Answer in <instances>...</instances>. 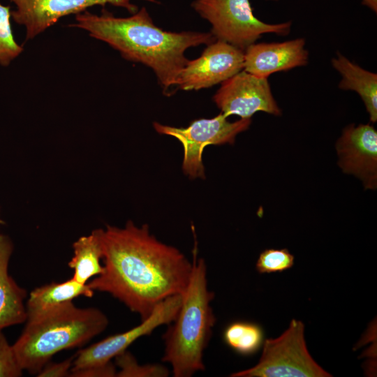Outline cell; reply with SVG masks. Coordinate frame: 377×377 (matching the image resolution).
<instances>
[{
    "label": "cell",
    "mask_w": 377,
    "mask_h": 377,
    "mask_svg": "<svg viewBox=\"0 0 377 377\" xmlns=\"http://www.w3.org/2000/svg\"><path fill=\"white\" fill-rule=\"evenodd\" d=\"M115 365L119 369L117 377H167L169 369L161 364L140 365L134 356L126 350L114 357Z\"/></svg>",
    "instance_id": "19"
},
{
    "label": "cell",
    "mask_w": 377,
    "mask_h": 377,
    "mask_svg": "<svg viewBox=\"0 0 377 377\" xmlns=\"http://www.w3.org/2000/svg\"><path fill=\"white\" fill-rule=\"evenodd\" d=\"M101 243L103 270L89 286L110 294L141 321L162 301L186 288L192 262L177 248L158 240L147 224L107 226L101 229Z\"/></svg>",
    "instance_id": "1"
},
{
    "label": "cell",
    "mask_w": 377,
    "mask_h": 377,
    "mask_svg": "<svg viewBox=\"0 0 377 377\" xmlns=\"http://www.w3.org/2000/svg\"><path fill=\"white\" fill-rule=\"evenodd\" d=\"M343 172L360 179L366 189L377 186V131L370 124L350 125L336 144Z\"/></svg>",
    "instance_id": "12"
},
{
    "label": "cell",
    "mask_w": 377,
    "mask_h": 377,
    "mask_svg": "<svg viewBox=\"0 0 377 377\" xmlns=\"http://www.w3.org/2000/svg\"><path fill=\"white\" fill-rule=\"evenodd\" d=\"M74 357H71L60 362L50 363L44 366L37 374L39 377L69 376Z\"/></svg>",
    "instance_id": "24"
},
{
    "label": "cell",
    "mask_w": 377,
    "mask_h": 377,
    "mask_svg": "<svg viewBox=\"0 0 377 377\" xmlns=\"http://www.w3.org/2000/svg\"><path fill=\"white\" fill-rule=\"evenodd\" d=\"M270 1H278V0H270Z\"/></svg>",
    "instance_id": "26"
},
{
    "label": "cell",
    "mask_w": 377,
    "mask_h": 377,
    "mask_svg": "<svg viewBox=\"0 0 377 377\" xmlns=\"http://www.w3.org/2000/svg\"><path fill=\"white\" fill-rule=\"evenodd\" d=\"M244 68V50L216 40L201 55L187 61L180 71L176 87L184 91L199 90L222 83Z\"/></svg>",
    "instance_id": "10"
},
{
    "label": "cell",
    "mask_w": 377,
    "mask_h": 377,
    "mask_svg": "<svg viewBox=\"0 0 377 377\" xmlns=\"http://www.w3.org/2000/svg\"><path fill=\"white\" fill-rule=\"evenodd\" d=\"M181 302L182 294L170 296L159 303L151 314L136 327L80 350L74 357L71 371L111 362L141 337L149 335L161 325H169L175 319Z\"/></svg>",
    "instance_id": "8"
},
{
    "label": "cell",
    "mask_w": 377,
    "mask_h": 377,
    "mask_svg": "<svg viewBox=\"0 0 377 377\" xmlns=\"http://www.w3.org/2000/svg\"><path fill=\"white\" fill-rule=\"evenodd\" d=\"M251 119H240L234 122L227 120L221 112L212 119L193 121L186 128H177L154 122L157 133L177 139L184 148L182 170L190 178L205 177L202 161L204 148L207 145L233 144L239 133L247 130Z\"/></svg>",
    "instance_id": "7"
},
{
    "label": "cell",
    "mask_w": 377,
    "mask_h": 377,
    "mask_svg": "<svg viewBox=\"0 0 377 377\" xmlns=\"http://www.w3.org/2000/svg\"><path fill=\"white\" fill-rule=\"evenodd\" d=\"M264 331L257 323L235 321L224 330V342L235 353L250 356L258 352L264 343Z\"/></svg>",
    "instance_id": "18"
},
{
    "label": "cell",
    "mask_w": 377,
    "mask_h": 377,
    "mask_svg": "<svg viewBox=\"0 0 377 377\" xmlns=\"http://www.w3.org/2000/svg\"><path fill=\"white\" fill-rule=\"evenodd\" d=\"M308 59L302 38L281 43H254L244 50L243 70L267 78L274 73L304 66Z\"/></svg>",
    "instance_id": "13"
},
{
    "label": "cell",
    "mask_w": 377,
    "mask_h": 377,
    "mask_svg": "<svg viewBox=\"0 0 377 377\" xmlns=\"http://www.w3.org/2000/svg\"><path fill=\"white\" fill-rule=\"evenodd\" d=\"M26 322L12 346L22 370L36 375L54 355L85 344L109 323L100 309L79 308L72 301Z\"/></svg>",
    "instance_id": "4"
},
{
    "label": "cell",
    "mask_w": 377,
    "mask_h": 377,
    "mask_svg": "<svg viewBox=\"0 0 377 377\" xmlns=\"http://www.w3.org/2000/svg\"><path fill=\"white\" fill-rule=\"evenodd\" d=\"M10 6L0 3V65L8 66L23 51L15 40L11 28Z\"/></svg>",
    "instance_id": "20"
},
{
    "label": "cell",
    "mask_w": 377,
    "mask_h": 377,
    "mask_svg": "<svg viewBox=\"0 0 377 377\" xmlns=\"http://www.w3.org/2000/svg\"><path fill=\"white\" fill-rule=\"evenodd\" d=\"M302 322L293 319L279 337L264 341L258 363L232 377H329L307 350Z\"/></svg>",
    "instance_id": "6"
},
{
    "label": "cell",
    "mask_w": 377,
    "mask_h": 377,
    "mask_svg": "<svg viewBox=\"0 0 377 377\" xmlns=\"http://www.w3.org/2000/svg\"><path fill=\"white\" fill-rule=\"evenodd\" d=\"M362 3L371 9L374 12H377V0H362Z\"/></svg>",
    "instance_id": "25"
},
{
    "label": "cell",
    "mask_w": 377,
    "mask_h": 377,
    "mask_svg": "<svg viewBox=\"0 0 377 377\" xmlns=\"http://www.w3.org/2000/svg\"><path fill=\"white\" fill-rule=\"evenodd\" d=\"M116 365L108 363L71 371L69 376L74 377H114L117 375Z\"/></svg>",
    "instance_id": "23"
},
{
    "label": "cell",
    "mask_w": 377,
    "mask_h": 377,
    "mask_svg": "<svg viewBox=\"0 0 377 377\" xmlns=\"http://www.w3.org/2000/svg\"><path fill=\"white\" fill-rule=\"evenodd\" d=\"M13 246L10 239L0 234V329L18 325L27 320L24 303L27 291L8 273Z\"/></svg>",
    "instance_id": "14"
},
{
    "label": "cell",
    "mask_w": 377,
    "mask_h": 377,
    "mask_svg": "<svg viewBox=\"0 0 377 377\" xmlns=\"http://www.w3.org/2000/svg\"><path fill=\"white\" fill-rule=\"evenodd\" d=\"M15 6L11 18L26 29V40H30L54 24L60 18L77 14L94 6L110 4L133 14L138 10L133 0H8ZM158 3L157 0H144Z\"/></svg>",
    "instance_id": "11"
},
{
    "label": "cell",
    "mask_w": 377,
    "mask_h": 377,
    "mask_svg": "<svg viewBox=\"0 0 377 377\" xmlns=\"http://www.w3.org/2000/svg\"><path fill=\"white\" fill-rule=\"evenodd\" d=\"M213 101L227 117L237 115L241 119H251L260 111L275 116L281 114L267 78L244 70L223 82Z\"/></svg>",
    "instance_id": "9"
},
{
    "label": "cell",
    "mask_w": 377,
    "mask_h": 377,
    "mask_svg": "<svg viewBox=\"0 0 377 377\" xmlns=\"http://www.w3.org/2000/svg\"><path fill=\"white\" fill-rule=\"evenodd\" d=\"M332 64L341 75L339 87L357 92L364 103L373 123L377 121V75L361 68L338 53Z\"/></svg>",
    "instance_id": "16"
},
{
    "label": "cell",
    "mask_w": 377,
    "mask_h": 377,
    "mask_svg": "<svg viewBox=\"0 0 377 377\" xmlns=\"http://www.w3.org/2000/svg\"><path fill=\"white\" fill-rule=\"evenodd\" d=\"M75 20L70 27L87 31L117 50L124 59L150 68L166 95L176 87L188 61L186 50L216 40L210 32L163 30L154 23L145 7L127 17H115L103 8L100 15L88 10L77 13Z\"/></svg>",
    "instance_id": "2"
},
{
    "label": "cell",
    "mask_w": 377,
    "mask_h": 377,
    "mask_svg": "<svg viewBox=\"0 0 377 377\" xmlns=\"http://www.w3.org/2000/svg\"><path fill=\"white\" fill-rule=\"evenodd\" d=\"M294 264V256L288 249H269L263 251L256 262V270L260 274L281 272Z\"/></svg>",
    "instance_id": "21"
},
{
    "label": "cell",
    "mask_w": 377,
    "mask_h": 377,
    "mask_svg": "<svg viewBox=\"0 0 377 377\" xmlns=\"http://www.w3.org/2000/svg\"><path fill=\"white\" fill-rule=\"evenodd\" d=\"M73 256L68 263L74 272L72 279L80 283L87 284L93 276L102 273L103 266L101 243V229H96L87 236L79 238L73 245Z\"/></svg>",
    "instance_id": "17"
},
{
    "label": "cell",
    "mask_w": 377,
    "mask_h": 377,
    "mask_svg": "<svg viewBox=\"0 0 377 377\" xmlns=\"http://www.w3.org/2000/svg\"><path fill=\"white\" fill-rule=\"evenodd\" d=\"M13 346L7 341L0 329V377H19L22 374Z\"/></svg>",
    "instance_id": "22"
},
{
    "label": "cell",
    "mask_w": 377,
    "mask_h": 377,
    "mask_svg": "<svg viewBox=\"0 0 377 377\" xmlns=\"http://www.w3.org/2000/svg\"><path fill=\"white\" fill-rule=\"evenodd\" d=\"M191 6L210 23V33L216 40L242 50L263 34L285 36L290 31L291 22L268 24L257 18L249 0H194Z\"/></svg>",
    "instance_id": "5"
},
{
    "label": "cell",
    "mask_w": 377,
    "mask_h": 377,
    "mask_svg": "<svg viewBox=\"0 0 377 377\" xmlns=\"http://www.w3.org/2000/svg\"><path fill=\"white\" fill-rule=\"evenodd\" d=\"M94 291L88 283L73 279L62 283L52 282L33 290L26 304L27 320L36 318L80 296L92 297Z\"/></svg>",
    "instance_id": "15"
},
{
    "label": "cell",
    "mask_w": 377,
    "mask_h": 377,
    "mask_svg": "<svg viewBox=\"0 0 377 377\" xmlns=\"http://www.w3.org/2000/svg\"><path fill=\"white\" fill-rule=\"evenodd\" d=\"M214 297L208 288L207 265L193 250L192 269L175 319L163 334L162 361L170 364L175 377H190L205 369L203 354L216 318L211 306Z\"/></svg>",
    "instance_id": "3"
}]
</instances>
